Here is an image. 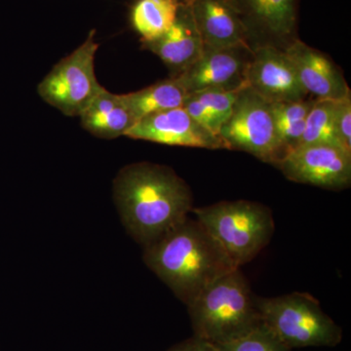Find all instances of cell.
Returning a JSON list of instances; mask_svg holds the SVG:
<instances>
[{
	"label": "cell",
	"instance_id": "14",
	"mask_svg": "<svg viewBox=\"0 0 351 351\" xmlns=\"http://www.w3.org/2000/svg\"><path fill=\"white\" fill-rule=\"evenodd\" d=\"M141 43L142 49L151 51L166 64L172 77L191 68L204 51L189 4H180L174 24L162 36Z\"/></svg>",
	"mask_w": 351,
	"mask_h": 351
},
{
	"label": "cell",
	"instance_id": "6",
	"mask_svg": "<svg viewBox=\"0 0 351 351\" xmlns=\"http://www.w3.org/2000/svg\"><path fill=\"white\" fill-rule=\"evenodd\" d=\"M95 36L92 29L84 43L55 64L39 83V96L66 117H80L104 88L95 73L99 48Z\"/></svg>",
	"mask_w": 351,
	"mask_h": 351
},
{
	"label": "cell",
	"instance_id": "3",
	"mask_svg": "<svg viewBox=\"0 0 351 351\" xmlns=\"http://www.w3.org/2000/svg\"><path fill=\"white\" fill-rule=\"evenodd\" d=\"M186 307L193 336L216 346L239 339L263 323L257 298L240 269L219 277Z\"/></svg>",
	"mask_w": 351,
	"mask_h": 351
},
{
	"label": "cell",
	"instance_id": "13",
	"mask_svg": "<svg viewBox=\"0 0 351 351\" xmlns=\"http://www.w3.org/2000/svg\"><path fill=\"white\" fill-rule=\"evenodd\" d=\"M284 51L294 64L302 87L315 100L339 101L351 93L341 69L324 53L300 38Z\"/></svg>",
	"mask_w": 351,
	"mask_h": 351
},
{
	"label": "cell",
	"instance_id": "8",
	"mask_svg": "<svg viewBox=\"0 0 351 351\" xmlns=\"http://www.w3.org/2000/svg\"><path fill=\"white\" fill-rule=\"evenodd\" d=\"M276 166L290 181L341 191L351 184V154L332 145H302L287 152Z\"/></svg>",
	"mask_w": 351,
	"mask_h": 351
},
{
	"label": "cell",
	"instance_id": "24",
	"mask_svg": "<svg viewBox=\"0 0 351 351\" xmlns=\"http://www.w3.org/2000/svg\"><path fill=\"white\" fill-rule=\"evenodd\" d=\"M182 108L191 115V119H195L201 126L204 127L208 131L219 137L221 124L219 123L218 120L212 114L211 112L193 94H189Z\"/></svg>",
	"mask_w": 351,
	"mask_h": 351
},
{
	"label": "cell",
	"instance_id": "9",
	"mask_svg": "<svg viewBox=\"0 0 351 351\" xmlns=\"http://www.w3.org/2000/svg\"><path fill=\"white\" fill-rule=\"evenodd\" d=\"M252 51L261 46L285 50L298 38L299 0H232Z\"/></svg>",
	"mask_w": 351,
	"mask_h": 351
},
{
	"label": "cell",
	"instance_id": "26",
	"mask_svg": "<svg viewBox=\"0 0 351 351\" xmlns=\"http://www.w3.org/2000/svg\"><path fill=\"white\" fill-rule=\"evenodd\" d=\"M179 4H189L191 0H176Z\"/></svg>",
	"mask_w": 351,
	"mask_h": 351
},
{
	"label": "cell",
	"instance_id": "19",
	"mask_svg": "<svg viewBox=\"0 0 351 351\" xmlns=\"http://www.w3.org/2000/svg\"><path fill=\"white\" fill-rule=\"evenodd\" d=\"M336 103L337 101L332 100L315 101L311 112L307 115L306 126L299 145H332L343 149L339 145L335 126Z\"/></svg>",
	"mask_w": 351,
	"mask_h": 351
},
{
	"label": "cell",
	"instance_id": "12",
	"mask_svg": "<svg viewBox=\"0 0 351 351\" xmlns=\"http://www.w3.org/2000/svg\"><path fill=\"white\" fill-rule=\"evenodd\" d=\"M253 51L248 48L207 49L179 78L189 94L210 89L237 90L246 85Z\"/></svg>",
	"mask_w": 351,
	"mask_h": 351
},
{
	"label": "cell",
	"instance_id": "17",
	"mask_svg": "<svg viewBox=\"0 0 351 351\" xmlns=\"http://www.w3.org/2000/svg\"><path fill=\"white\" fill-rule=\"evenodd\" d=\"M188 96L179 78L172 76L138 91L122 94L136 122L154 113L182 108Z\"/></svg>",
	"mask_w": 351,
	"mask_h": 351
},
{
	"label": "cell",
	"instance_id": "11",
	"mask_svg": "<svg viewBox=\"0 0 351 351\" xmlns=\"http://www.w3.org/2000/svg\"><path fill=\"white\" fill-rule=\"evenodd\" d=\"M125 136L135 140L178 147L226 149L221 138L191 119L182 107L147 115L136 122Z\"/></svg>",
	"mask_w": 351,
	"mask_h": 351
},
{
	"label": "cell",
	"instance_id": "21",
	"mask_svg": "<svg viewBox=\"0 0 351 351\" xmlns=\"http://www.w3.org/2000/svg\"><path fill=\"white\" fill-rule=\"evenodd\" d=\"M240 90L241 88L237 90L210 89L193 95L211 112L221 127L230 117Z\"/></svg>",
	"mask_w": 351,
	"mask_h": 351
},
{
	"label": "cell",
	"instance_id": "4",
	"mask_svg": "<svg viewBox=\"0 0 351 351\" xmlns=\"http://www.w3.org/2000/svg\"><path fill=\"white\" fill-rule=\"evenodd\" d=\"M191 212L237 269L257 257L274 235L271 211L261 203L223 201Z\"/></svg>",
	"mask_w": 351,
	"mask_h": 351
},
{
	"label": "cell",
	"instance_id": "5",
	"mask_svg": "<svg viewBox=\"0 0 351 351\" xmlns=\"http://www.w3.org/2000/svg\"><path fill=\"white\" fill-rule=\"evenodd\" d=\"M263 324L288 348L336 346L343 332L321 308L319 302L307 293H292L276 298H257Z\"/></svg>",
	"mask_w": 351,
	"mask_h": 351
},
{
	"label": "cell",
	"instance_id": "1",
	"mask_svg": "<svg viewBox=\"0 0 351 351\" xmlns=\"http://www.w3.org/2000/svg\"><path fill=\"white\" fill-rule=\"evenodd\" d=\"M112 195L122 225L143 248L184 221L193 209L188 184L160 164H129L117 173Z\"/></svg>",
	"mask_w": 351,
	"mask_h": 351
},
{
	"label": "cell",
	"instance_id": "2",
	"mask_svg": "<svg viewBox=\"0 0 351 351\" xmlns=\"http://www.w3.org/2000/svg\"><path fill=\"white\" fill-rule=\"evenodd\" d=\"M143 258L186 306L219 277L237 269L204 226L191 217L144 247Z\"/></svg>",
	"mask_w": 351,
	"mask_h": 351
},
{
	"label": "cell",
	"instance_id": "18",
	"mask_svg": "<svg viewBox=\"0 0 351 351\" xmlns=\"http://www.w3.org/2000/svg\"><path fill=\"white\" fill-rule=\"evenodd\" d=\"M179 7L176 0H137L132 7L131 23L141 41L154 40L169 31Z\"/></svg>",
	"mask_w": 351,
	"mask_h": 351
},
{
	"label": "cell",
	"instance_id": "10",
	"mask_svg": "<svg viewBox=\"0 0 351 351\" xmlns=\"http://www.w3.org/2000/svg\"><path fill=\"white\" fill-rule=\"evenodd\" d=\"M246 85L270 103L302 100L307 95L285 51L272 46L253 50Z\"/></svg>",
	"mask_w": 351,
	"mask_h": 351
},
{
	"label": "cell",
	"instance_id": "15",
	"mask_svg": "<svg viewBox=\"0 0 351 351\" xmlns=\"http://www.w3.org/2000/svg\"><path fill=\"white\" fill-rule=\"evenodd\" d=\"M189 6L204 48L251 49L232 0H191Z\"/></svg>",
	"mask_w": 351,
	"mask_h": 351
},
{
	"label": "cell",
	"instance_id": "22",
	"mask_svg": "<svg viewBox=\"0 0 351 351\" xmlns=\"http://www.w3.org/2000/svg\"><path fill=\"white\" fill-rule=\"evenodd\" d=\"M314 100H302L279 101L271 103L272 114H274L276 129L295 125L306 122L307 115L313 108Z\"/></svg>",
	"mask_w": 351,
	"mask_h": 351
},
{
	"label": "cell",
	"instance_id": "20",
	"mask_svg": "<svg viewBox=\"0 0 351 351\" xmlns=\"http://www.w3.org/2000/svg\"><path fill=\"white\" fill-rule=\"evenodd\" d=\"M219 351H290L263 323L239 339L217 346Z\"/></svg>",
	"mask_w": 351,
	"mask_h": 351
},
{
	"label": "cell",
	"instance_id": "23",
	"mask_svg": "<svg viewBox=\"0 0 351 351\" xmlns=\"http://www.w3.org/2000/svg\"><path fill=\"white\" fill-rule=\"evenodd\" d=\"M335 126L339 145L351 154V93L337 101Z\"/></svg>",
	"mask_w": 351,
	"mask_h": 351
},
{
	"label": "cell",
	"instance_id": "7",
	"mask_svg": "<svg viewBox=\"0 0 351 351\" xmlns=\"http://www.w3.org/2000/svg\"><path fill=\"white\" fill-rule=\"evenodd\" d=\"M219 137L226 149L248 152L274 165L284 156L277 137L271 103L245 85L239 91L230 117Z\"/></svg>",
	"mask_w": 351,
	"mask_h": 351
},
{
	"label": "cell",
	"instance_id": "25",
	"mask_svg": "<svg viewBox=\"0 0 351 351\" xmlns=\"http://www.w3.org/2000/svg\"><path fill=\"white\" fill-rule=\"evenodd\" d=\"M168 351H219L218 348L214 343L205 341L197 337L186 339L182 343L173 346Z\"/></svg>",
	"mask_w": 351,
	"mask_h": 351
},
{
	"label": "cell",
	"instance_id": "16",
	"mask_svg": "<svg viewBox=\"0 0 351 351\" xmlns=\"http://www.w3.org/2000/svg\"><path fill=\"white\" fill-rule=\"evenodd\" d=\"M80 117L85 130L105 140L125 136L136 124L122 94L112 93L106 88L101 89Z\"/></svg>",
	"mask_w": 351,
	"mask_h": 351
}]
</instances>
